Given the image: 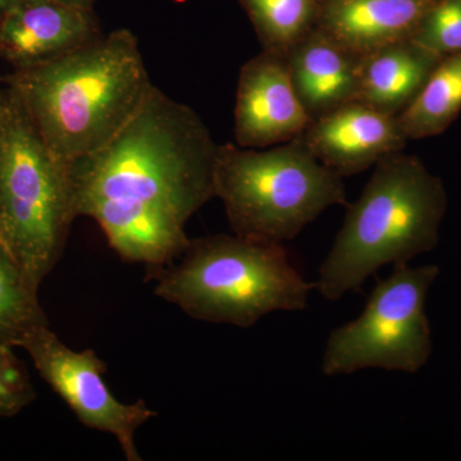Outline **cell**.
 I'll return each instance as SVG.
<instances>
[{
	"label": "cell",
	"instance_id": "obj_1",
	"mask_svg": "<svg viewBox=\"0 0 461 461\" xmlns=\"http://www.w3.org/2000/svg\"><path fill=\"white\" fill-rule=\"evenodd\" d=\"M220 144L194 109L154 86L121 132L69 162L75 211L136 260L168 259L189 244L185 226L215 198Z\"/></svg>",
	"mask_w": 461,
	"mask_h": 461
},
{
	"label": "cell",
	"instance_id": "obj_2",
	"mask_svg": "<svg viewBox=\"0 0 461 461\" xmlns=\"http://www.w3.org/2000/svg\"><path fill=\"white\" fill-rule=\"evenodd\" d=\"M58 157L74 162L113 140L154 85L135 33L118 29L5 78Z\"/></svg>",
	"mask_w": 461,
	"mask_h": 461
},
{
	"label": "cell",
	"instance_id": "obj_3",
	"mask_svg": "<svg viewBox=\"0 0 461 461\" xmlns=\"http://www.w3.org/2000/svg\"><path fill=\"white\" fill-rule=\"evenodd\" d=\"M446 205L444 182L420 158L402 151L382 158L362 195L348 206L314 288L324 299L338 302L345 294L362 291L382 267L402 266L432 251Z\"/></svg>",
	"mask_w": 461,
	"mask_h": 461
},
{
	"label": "cell",
	"instance_id": "obj_4",
	"mask_svg": "<svg viewBox=\"0 0 461 461\" xmlns=\"http://www.w3.org/2000/svg\"><path fill=\"white\" fill-rule=\"evenodd\" d=\"M150 272L160 299L194 320L241 329L275 312L304 311L314 288L284 245L236 235L190 240L175 262Z\"/></svg>",
	"mask_w": 461,
	"mask_h": 461
},
{
	"label": "cell",
	"instance_id": "obj_5",
	"mask_svg": "<svg viewBox=\"0 0 461 461\" xmlns=\"http://www.w3.org/2000/svg\"><path fill=\"white\" fill-rule=\"evenodd\" d=\"M77 218L69 162L9 87L0 90V241L35 286L53 271Z\"/></svg>",
	"mask_w": 461,
	"mask_h": 461
},
{
	"label": "cell",
	"instance_id": "obj_6",
	"mask_svg": "<svg viewBox=\"0 0 461 461\" xmlns=\"http://www.w3.org/2000/svg\"><path fill=\"white\" fill-rule=\"evenodd\" d=\"M214 190L233 235L264 244L284 245L326 209L348 205L341 176L321 165L303 135L267 150L220 145Z\"/></svg>",
	"mask_w": 461,
	"mask_h": 461
},
{
	"label": "cell",
	"instance_id": "obj_7",
	"mask_svg": "<svg viewBox=\"0 0 461 461\" xmlns=\"http://www.w3.org/2000/svg\"><path fill=\"white\" fill-rule=\"evenodd\" d=\"M439 276L437 266L393 267L377 282L363 313L333 330L321 357L329 377L375 368L414 375L432 354L426 299Z\"/></svg>",
	"mask_w": 461,
	"mask_h": 461
},
{
	"label": "cell",
	"instance_id": "obj_8",
	"mask_svg": "<svg viewBox=\"0 0 461 461\" xmlns=\"http://www.w3.org/2000/svg\"><path fill=\"white\" fill-rule=\"evenodd\" d=\"M20 348L29 353L41 378L85 427L114 436L126 460H142L136 447V432L157 417V411L144 400L118 402L103 378L107 366L95 351L72 350L50 326L33 330Z\"/></svg>",
	"mask_w": 461,
	"mask_h": 461
},
{
	"label": "cell",
	"instance_id": "obj_9",
	"mask_svg": "<svg viewBox=\"0 0 461 461\" xmlns=\"http://www.w3.org/2000/svg\"><path fill=\"white\" fill-rule=\"evenodd\" d=\"M312 121L285 58L262 51L241 67L235 102L236 144L276 147L304 135Z\"/></svg>",
	"mask_w": 461,
	"mask_h": 461
},
{
	"label": "cell",
	"instance_id": "obj_10",
	"mask_svg": "<svg viewBox=\"0 0 461 461\" xmlns=\"http://www.w3.org/2000/svg\"><path fill=\"white\" fill-rule=\"evenodd\" d=\"M94 9L59 0H18L0 16V58L14 69L41 65L102 36Z\"/></svg>",
	"mask_w": 461,
	"mask_h": 461
},
{
	"label": "cell",
	"instance_id": "obj_11",
	"mask_svg": "<svg viewBox=\"0 0 461 461\" xmlns=\"http://www.w3.org/2000/svg\"><path fill=\"white\" fill-rule=\"evenodd\" d=\"M303 138L321 165L341 177L375 167L388 154L402 151L408 141L399 115L357 100L315 118Z\"/></svg>",
	"mask_w": 461,
	"mask_h": 461
},
{
	"label": "cell",
	"instance_id": "obj_12",
	"mask_svg": "<svg viewBox=\"0 0 461 461\" xmlns=\"http://www.w3.org/2000/svg\"><path fill=\"white\" fill-rule=\"evenodd\" d=\"M435 0H320L317 29L364 57L411 41Z\"/></svg>",
	"mask_w": 461,
	"mask_h": 461
},
{
	"label": "cell",
	"instance_id": "obj_13",
	"mask_svg": "<svg viewBox=\"0 0 461 461\" xmlns=\"http://www.w3.org/2000/svg\"><path fill=\"white\" fill-rule=\"evenodd\" d=\"M285 59L297 96L312 120L357 98L360 58L317 27Z\"/></svg>",
	"mask_w": 461,
	"mask_h": 461
},
{
	"label": "cell",
	"instance_id": "obj_14",
	"mask_svg": "<svg viewBox=\"0 0 461 461\" xmlns=\"http://www.w3.org/2000/svg\"><path fill=\"white\" fill-rule=\"evenodd\" d=\"M441 59L412 41L395 42L360 57L355 100L384 113L399 115Z\"/></svg>",
	"mask_w": 461,
	"mask_h": 461
},
{
	"label": "cell",
	"instance_id": "obj_15",
	"mask_svg": "<svg viewBox=\"0 0 461 461\" xmlns=\"http://www.w3.org/2000/svg\"><path fill=\"white\" fill-rule=\"evenodd\" d=\"M461 112V54L442 58L402 113L399 121L408 140L446 131Z\"/></svg>",
	"mask_w": 461,
	"mask_h": 461
},
{
	"label": "cell",
	"instance_id": "obj_16",
	"mask_svg": "<svg viewBox=\"0 0 461 461\" xmlns=\"http://www.w3.org/2000/svg\"><path fill=\"white\" fill-rule=\"evenodd\" d=\"M263 51L286 58L317 26L320 0H239Z\"/></svg>",
	"mask_w": 461,
	"mask_h": 461
},
{
	"label": "cell",
	"instance_id": "obj_17",
	"mask_svg": "<svg viewBox=\"0 0 461 461\" xmlns=\"http://www.w3.org/2000/svg\"><path fill=\"white\" fill-rule=\"evenodd\" d=\"M38 294L0 241V344L20 348L33 330L50 326Z\"/></svg>",
	"mask_w": 461,
	"mask_h": 461
},
{
	"label": "cell",
	"instance_id": "obj_18",
	"mask_svg": "<svg viewBox=\"0 0 461 461\" xmlns=\"http://www.w3.org/2000/svg\"><path fill=\"white\" fill-rule=\"evenodd\" d=\"M411 41L439 58L461 54V0H438Z\"/></svg>",
	"mask_w": 461,
	"mask_h": 461
},
{
	"label": "cell",
	"instance_id": "obj_19",
	"mask_svg": "<svg viewBox=\"0 0 461 461\" xmlns=\"http://www.w3.org/2000/svg\"><path fill=\"white\" fill-rule=\"evenodd\" d=\"M32 379L14 353V346L0 344V417H14L35 400Z\"/></svg>",
	"mask_w": 461,
	"mask_h": 461
},
{
	"label": "cell",
	"instance_id": "obj_20",
	"mask_svg": "<svg viewBox=\"0 0 461 461\" xmlns=\"http://www.w3.org/2000/svg\"><path fill=\"white\" fill-rule=\"evenodd\" d=\"M59 2L75 5V7L93 9L96 0H59Z\"/></svg>",
	"mask_w": 461,
	"mask_h": 461
},
{
	"label": "cell",
	"instance_id": "obj_21",
	"mask_svg": "<svg viewBox=\"0 0 461 461\" xmlns=\"http://www.w3.org/2000/svg\"><path fill=\"white\" fill-rule=\"evenodd\" d=\"M18 0H0V16L5 14L12 5H16Z\"/></svg>",
	"mask_w": 461,
	"mask_h": 461
},
{
	"label": "cell",
	"instance_id": "obj_22",
	"mask_svg": "<svg viewBox=\"0 0 461 461\" xmlns=\"http://www.w3.org/2000/svg\"><path fill=\"white\" fill-rule=\"evenodd\" d=\"M435 2H438V0H435Z\"/></svg>",
	"mask_w": 461,
	"mask_h": 461
}]
</instances>
